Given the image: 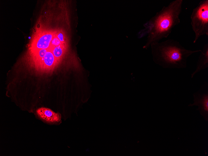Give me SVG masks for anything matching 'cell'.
Here are the masks:
<instances>
[{"label": "cell", "mask_w": 208, "mask_h": 156, "mask_svg": "<svg viewBox=\"0 0 208 156\" xmlns=\"http://www.w3.org/2000/svg\"><path fill=\"white\" fill-rule=\"evenodd\" d=\"M57 37L63 44H64L65 42V38L64 34L62 32L59 31L56 33Z\"/></svg>", "instance_id": "30bf717a"}, {"label": "cell", "mask_w": 208, "mask_h": 156, "mask_svg": "<svg viewBox=\"0 0 208 156\" xmlns=\"http://www.w3.org/2000/svg\"><path fill=\"white\" fill-rule=\"evenodd\" d=\"M208 84L205 83L199 90L193 94L194 102L190 103L189 106H197L200 114L206 121L208 120Z\"/></svg>", "instance_id": "277c9868"}, {"label": "cell", "mask_w": 208, "mask_h": 156, "mask_svg": "<svg viewBox=\"0 0 208 156\" xmlns=\"http://www.w3.org/2000/svg\"><path fill=\"white\" fill-rule=\"evenodd\" d=\"M151 46L154 62L167 69L186 68L188 57L201 51L187 49L179 42L171 39L153 44Z\"/></svg>", "instance_id": "7a4b0ae2"}, {"label": "cell", "mask_w": 208, "mask_h": 156, "mask_svg": "<svg viewBox=\"0 0 208 156\" xmlns=\"http://www.w3.org/2000/svg\"><path fill=\"white\" fill-rule=\"evenodd\" d=\"M52 48H51L48 50L43 58L41 65L44 68L49 69L54 67V66L58 61L52 53Z\"/></svg>", "instance_id": "ba28073f"}, {"label": "cell", "mask_w": 208, "mask_h": 156, "mask_svg": "<svg viewBox=\"0 0 208 156\" xmlns=\"http://www.w3.org/2000/svg\"><path fill=\"white\" fill-rule=\"evenodd\" d=\"M182 0L173 1L144 24V28L138 33L139 38L147 35L143 49H147L161 39L168 37L172 29L180 23L179 16L182 9Z\"/></svg>", "instance_id": "6da1fadb"}, {"label": "cell", "mask_w": 208, "mask_h": 156, "mask_svg": "<svg viewBox=\"0 0 208 156\" xmlns=\"http://www.w3.org/2000/svg\"><path fill=\"white\" fill-rule=\"evenodd\" d=\"M65 44H61L52 49V53L57 59L59 61L64 55L65 50Z\"/></svg>", "instance_id": "9c48e42d"}, {"label": "cell", "mask_w": 208, "mask_h": 156, "mask_svg": "<svg viewBox=\"0 0 208 156\" xmlns=\"http://www.w3.org/2000/svg\"><path fill=\"white\" fill-rule=\"evenodd\" d=\"M36 112L40 118L49 122H58L61 120V116L59 113L55 112L47 108H39L36 110Z\"/></svg>", "instance_id": "8992f818"}, {"label": "cell", "mask_w": 208, "mask_h": 156, "mask_svg": "<svg viewBox=\"0 0 208 156\" xmlns=\"http://www.w3.org/2000/svg\"><path fill=\"white\" fill-rule=\"evenodd\" d=\"M191 19V27L195 34V43L201 36L208 35V0L201 1L193 9Z\"/></svg>", "instance_id": "3957f363"}, {"label": "cell", "mask_w": 208, "mask_h": 156, "mask_svg": "<svg viewBox=\"0 0 208 156\" xmlns=\"http://www.w3.org/2000/svg\"><path fill=\"white\" fill-rule=\"evenodd\" d=\"M208 67V43L205 44L200 54L197 61L195 70L191 74L192 78L197 73Z\"/></svg>", "instance_id": "52a82bcc"}, {"label": "cell", "mask_w": 208, "mask_h": 156, "mask_svg": "<svg viewBox=\"0 0 208 156\" xmlns=\"http://www.w3.org/2000/svg\"><path fill=\"white\" fill-rule=\"evenodd\" d=\"M56 33L47 32L41 33L34 40L31 45V51L41 49H48L53 47L51 41Z\"/></svg>", "instance_id": "5b68a950"}]
</instances>
